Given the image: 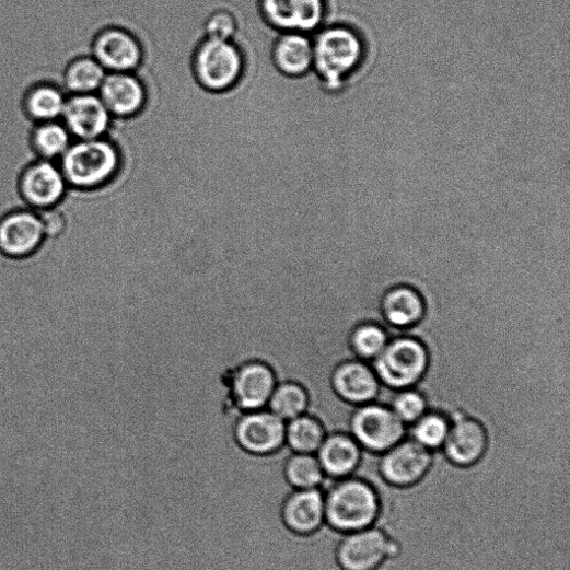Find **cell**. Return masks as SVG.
Masks as SVG:
<instances>
[{"mask_svg":"<svg viewBox=\"0 0 570 570\" xmlns=\"http://www.w3.org/2000/svg\"><path fill=\"white\" fill-rule=\"evenodd\" d=\"M286 477L294 489L323 488L328 480L315 454L293 453L286 465Z\"/></svg>","mask_w":570,"mask_h":570,"instance_id":"27","label":"cell"},{"mask_svg":"<svg viewBox=\"0 0 570 570\" xmlns=\"http://www.w3.org/2000/svg\"><path fill=\"white\" fill-rule=\"evenodd\" d=\"M326 524L339 534L373 526L383 511L376 488L356 475L331 480L324 487Z\"/></svg>","mask_w":570,"mask_h":570,"instance_id":"2","label":"cell"},{"mask_svg":"<svg viewBox=\"0 0 570 570\" xmlns=\"http://www.w3.org/2000/svg\"><path fill=\"white\" fill-rule=\"evenodd\" d=\"M97 95L113 118L135 117L147 102L144 85L135 73H107Z\"/></svg>","mask_w":570,"mask_h":570,"instance_id":"18","label":"cell"},{"mask_svg":"<svg viewBox=\"0 0 570 570\" xmlns=\"http://www.w3.org/2000/svg\"><path fill=\"white\" fill-rule=\"evenodd\" d=\"M58 165L71 188L79 193L95 191L117 175L120 155L107 138L73 141Z\"/></svg>","mask_w":570,"mask_h":570,"instance_id":"3","label":"cell"},{"mask_svg":"<svg viewBox=\"0 0 570 570\" xmlns=\"http://www.w3.org/2000/svg\"><path fill=\"white\" fill-rule=\"evenodd\" d=\"M69 184L57 162L35 159L20 174L18 189L32 210L56 208L67 197Z\"/></svg>","mask_w":570,"mask_h":570,"instance_id":"9","label":"cell"},{"mask_svg":"<svg viewBox=\"0 0 570 570\" xmlns=\"http://www.w3.org/2000/svg\"><path fill=\"white\" fill-rule=\"evenodd\" d=\"M61 123L74 141L106 138L113 116L97 94L69 95Z\"/></svg>","mask_w":570,"mask_h":570,"instance_id":"14","label":"cell"},{"mask_svg":"<svg viewBox=\"0 0 570 570\" xmlns=\"http://www.w3.org/2000/svg\"><path fill=\"white\" fill-rule=\"evenodd\" d=\"M434 454L416 440L406 437L387 452L377 455L379 475L393 487H414L432 469Z\"/></svg>","mask_w":570,"mask_h":570,"instance_id":"8","label":"cell"},{"mask_svg":"<svg viewBox=\"0 0 570 570\" xmlns=\"http://www.w3.org/2000/svg\"><path fill=\"white\" fill-rule=\"evenodd\" d=\"M393 339L391 334L376 324H362L351 334L350 345L359 360L370 362L384 350L388 341Z\"/></svg>","mask_w":570,"mask_h":570,"instance_id":"30","label":"cell"},{"mask_svg":"<svg viewBox=\"0 0 570 570\" xmlns=\"http://www.w3.org/2000/svg\"><path fill=\"white\" fill-rule=\"evenodd\" d=\"M326 437L323 423L307 414L287 422L286 443L295 454H316Z\"/></svg>","mask_w":570,"mask_h":570,"instance_id":"26","label":"cell"},{"mask_svg":"<svg viewBox=\"0 0 570 570\" xmlns=\"http://www.w3.org/2000/svg\"><path fill=\"white\" fill-rule=\"evenodd\" d=\"M407 424L385 405L358 406L351 417L349 433L364 453L382 455L407 437Z\"/></svg>","mask_w":570,"mask_h":570,"instance_id":"6","label":"cell"},{"mask_svg":"<svg viewBox=\"0 0 570 570\" xmlns=\"http://www.w3.org/2000/svg\"><path fill=\"white\" fill-rule=\"evenodd\" d=\"M286 525L294 533L309 535L326 525L324 488L294 489L283 505Z\"/></svg>","mask_w":570,"mask_h":570,"instance_id":"20","label":"cell"},{"mask_svg":"<svg viewBox=\"0 0 570 570\" xmlns=\"http://www.w3.org/2000/svg\"><path fill=\"white\" fill-rule=\"evenodd\" d=\"M91 55L107 73H136L143 60L140 42L118 27L101 31L93 40Z\"/></svg>","mask_w":570,"mask_h":570,"instance_id":"12","label":"cell"},{"mask_svg":"<svg viewBox=\"0 0 570 570\" xmlns=\"http://www.w3.org/2000/svg\"><path fill=\"white\" fill-rule=\"evenodd\" d=\"M316 458L328 479L336 480L356 475L363 462L364 451L350 433L327 434Z\"/></svg>","mask_w":570,"mask_h":570,"instance_id":"21","label":"cell"},{"mask_svg":"<svg viewBox=\"0 0 570 570\" xmlns=\"http://www.w3.org/2000/svg\"><path fill=\"white\" fill-rule=\"evenodd\" d=\"M46 236H57L66 229V220L55 208L38 212Z\"/></svg>","mask_w":570,"mask_h":570,"instance_id":"33","label":"cell"},{"mask_svg":"<svg viewBox=\"0 0 570 570\" xmlns=\"http://www.w3.org/2000/svg\"><path fill=\"white\" fill-rule=\"evenodd\" d=\"M68 96L58 83L37 82L24 94L23 112L34 124L60 120Z\"/></svg>","mask_w":570,"mask_h":570,"instance_id":"23","label":"cell"},{"mask_svg":"<svg viewBox=\"0 0 570 570\" xmlns=\"http://www.w3.org/2000/svg\"><path fill=\"white\" fill-rule=\"evenodd\" d=\"M382 313L385 322L394 330L418 339L420 325L426 315V303L415 288L397 286L384 294Z\"/></svg>","mask_w":570,"mask_h":570,"instance_id":"17","label":"cell"},{"mask_svg":"<svg viewBox=\"0 0 570 570\" xmlns=\"http://www.w3.org/2000/svg\"><path fill=\"white\" fill-rule=\"evenodd\" d=\"M398 544L376 525L341 534L335 547L340 570H377L396 556Z\"/></svg>","mask_w":570,"mask_h":570,"instance_id":"7","label":"cell"},{"mask_svg":"<svg viewBox=\"0 0 570 570\" xmlns=\"http://www.w3.org/2000/svg\"><path fill=\"white\" fill-rule=\"evenodd\" d=\"M243 71V55L232 40L206 38L195 53L196 79L209 92L232 90L240 82Z\"/></svg>","mask_w":570,"mask_h":570,"instance_id":"5","label":"cell"},{"mask_svg":"<svg viewBox=\"0 0 570 570\" xmlns=\"http://www.w3.org/2000/svg\"><path fill=\"white\" fill-rule=\"evenodd\" d=\"M277 385L274 370L256 360L239 365L231 380L233 398L244 412L266 409Z\"/></svg>","mask_w":570,"mask_h":570,"instance_id":"13","label":"cell"},{"mask_svg":"<svg viewBox=\"0 0 570 570\" xmlns=\"http://www.w3.org/2000/svg\"><path fill=\"white\" fill-rule=\"evenodd\" d=\"M389 407L407 426H411L428 412L424 397L414 388L397 392Z\"/></svg>","mask_w":570,"mask_h":570,"instance_id":"31","label":"cell"},{"mask_svg":"<svg viewBox=\"0 0 570 570\" xmlns=\"http://www.w3.org/2000/svg\"><path fill=\"white\" fill-rule=\"evenodd\" d=\"M428 363L427 348L410 336L391 339L384 350L369 362L379 383L395 392L414 388L424 375Z\"/></svg>","mask_w":570,"mask_h":570,"instance_id":"4","label":"cell"},{"mask_svg":"<svg viewBox=\"0 0 570 570\" xmlns=\"http://www.w3.org/2000/svg\"><path fill=\"white\" fill-rule=\"evenodd\" d=\"M447 462L458 468L478 465L488 454L489 437L481 422L462 417L451 423L441 450Z\"/></svg>","mask_w":570,"mask_h":570,"instance_id":"15","label":"cell"},{"mask_svg":"<svg viewBox=\"0 0 570 570\" xmlns=\"http://www.w3.org/2000/svg\"><path fill=\"white\" fill-rule=\"evenodd\" d=\"M451 428L450 420L438 412L428 411L410 426V438L427 450L437 453L447 438Z\"/></svg>","mask_w":570,"mask_h":570,"instance_id":"29","label":"cell"},{"mask_svg":"<svg viewBox=\"0 0 570 570\" xmlns=\"http://www.w3.org/2000/svg\"><path fill=\"white\" fill-rule=\"evenodd\" d=\"M205 32L207 38L233 40L237 32V24L230 12L218 11L207 20Z\"/></svg>","mask_w":570,"mask_h":570,"instance_id":"32","label":"cell"},{"mask_svg":"<svg viewBox=\"0 0 570 570\" xmlns=\"http://www.w3.org/2000/svg\"><path fill=\"white\" fill-rule=\"evenodd\" d=\"M312 71L327 93L339 96L364 65L363 36L347 23L333 22L312 35Z\"/></svg>","mask_w":570,"mask_h":570,"instance_id":"1","label":"cell"},{"mask_svg":"<svg viewBox=\"0 0 570 570\" xmlns=\"http://www.w3.org/2000/svg\"><path fill=\"white\" fill-rule=\"evenodd\" d=\"M309 397L299 384L286 382L278 384L267 409L286 422L306 414Z\"/></svg>","mask_w":570,"mask_h":570,"instance_id":"28","label":"cell"},{"mask_svg":"<svg viewBox=\"0 0 570 570\" xmlns=\"http://www.w3.org/2000/svg\"><path fill=\"white\" fill-rule=\"evenodd\" d=\"M107 72L92 55L70 60L61 74L60 86L68 95L97 94Z\"/></svg>","mask_w":570,"mask_h":570,"instance_id":"24","label":"cell"},{"mask_svg":"<svg viewBox=\"0 0 570 570\" xmlns=\"http://www.w3.org/2000/svg\"><path fill=\"white\" fill-rule=\"evenodd\" d=\"M73 138L61 120L34 124L30 143L37 159L57 162L67 153Z\"/></svg>","mask_w":570,"mask_h":570,"instance_id":"25","label":"cell"},{"mask_svg":"<svg viewBox=\"0 0 570 570\" xmlns=\"http://www.w3.org/2000/svg\"><path fill=\"white\" fill-rule=\"evenodd\" d=\"M331 385L342 400L356 406L375 403L382 391L370 364L361 360L339 364L333 373Z\"/></svg>","mask_w":570,"mask_h":570,"instance_id":"19","label":"cell"},{"mask_svg":"<svg viewBox=\"0 0 570 570\" xmlns=\"http://www.w3.org/2000/svg\"><path fill=\"white\" fill-rule=\"evenodd\" d=\"M45 236L38 212L19 209L0 219V252L10 258L21 259L33 255Z\"/></svg>","mask_w":570,"mask_h":570,"instance_id":"16","label":"cell"},{"mask_svg":"<svg viewBox=\"0 0 570 570\" xmlns=\"http://www.w3.org/2000/svg\"><path fill=\"white\" fill-rule=\"evenodd\" d=\"M274 62L280 73L288 78H302L312 72V36L287 32L281 33L274 46Z\"/></svg>","mask_w":570,"mask_h":570,"instance_id":"22","label":"cell"},{"mask_svg":"<svg viewBox=\"0 0 570 570\" xmlns=\"http://www.w3.org/2000/svg\"><path fill=\"white\" fill-rule=\"evenodd\" d=\"M286 427L287 422L267 408L249 411L237 421L235 438L245 452L268 455L286 445Z\"/></svg>","mask_w":570,"mask_h":570,"instance_id":"11","label":"cell"},{"mask_svg":"<svg viewBox=\"0 0 570 570\" xmlns=\"http://www.w3.org/2000/svg\"><path fill=\"white\" fill-rule=\"evenodd\" d=\"M266 22L280 33L313 35L329 20L330 0H260Z\"/></svg>","mask_w":570,"mask_h":570,"instance_id":"10","label":"cell"}]
</instances>
